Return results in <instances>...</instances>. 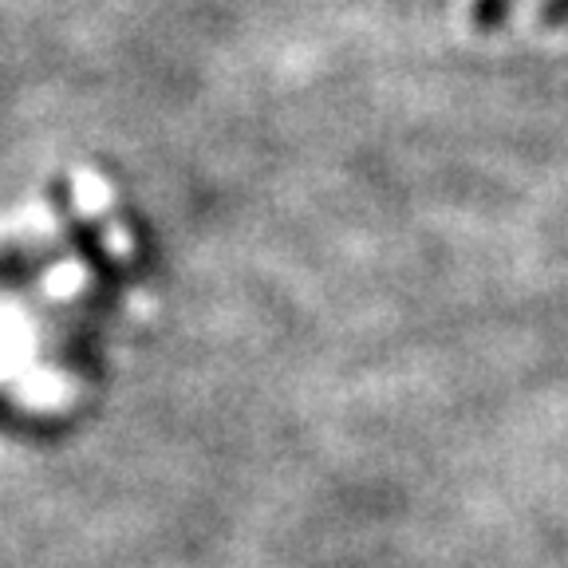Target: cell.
Returning a JSON list of instances; mask_svg holds the SVG:
<instances>
[{"label": "cell", "mask_w": 568, "mask_h": 568, "mask_svg": "<svg viewBox=\"0 0 568 568\" xmlns=\"http://www.w3.org/2000/svg\"><path fill=\"white\" fill-rule=\"evenodd\" d=\"M509 9H514V0H474L470 9V24L478 28V32H497V28L506 24Z\"/></svg>", "instance_id": "cell-1"}, {"label": "cell", "mask_w": 568, "mask_h": 568, "mask_svg": "<svg viewBox=\"0 0 568 568\" xmlns=\"http://www.w3.org/2000/svg\"><path fill=\"white\" fill-rule=\"evenodd\" d=\"M537 24H541V28L568 24V0H545L541 12H537Z\"/></svg>", "instance_id": "cell-2"}]
</instances>
